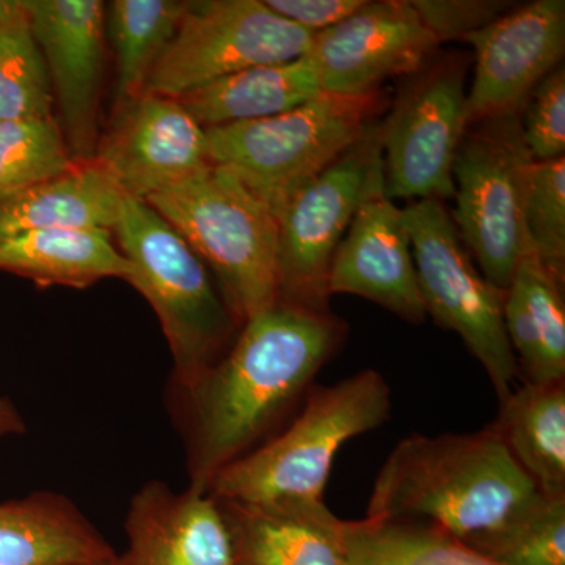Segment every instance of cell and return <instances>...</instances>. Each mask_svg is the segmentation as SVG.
Here are the masks:
<instances>
[{
	"label": "cell",
	"instance_id": "6da1fadb",
	"mask_svg": "<svg viewBox=\"0 0 565 565\" xmlns=\"http://www.w3.org/2000/svg\"><path fill=\"white\" fill-rule=\"evenodd\" d=\"M345 337L348 323L332 311L277 300L244 321L192 385L174 386L189 489L206 493L222 470L280 433Z\"/></svg>",
	"mask_w": 565,
	"mask_h": 565
},
{
	"label": "cell",
	"instance_id": "7a4b0ae2",
	"mask_svg": "<svg viewBox=\"0 0 565 565\" xmlns=\"http://www.w3.org/2000/svg\"><path fill=\"white\" fill-rule=\"evenodd\" d=\"M541 494L490 426L473 434L411 435L379 471L366 519L427 523L468 544Z\"/></svg>",
	"mask_w": 565,
	"mask_h": 565
},
{
	"label": "cell",
	"instance_id": "3957f363",
	"mask_svg": "<svg viewBox=\"0 0 565 565\" xmlns=\"http://www.w3.org/2000/svg\"><path fill=\"white\" fill-rule=\"evenodd\" d=\"M390 414L392 392L377 371L315 384L291 422L215 476L206 493L239 503L321 501L341 446L377 429Z\"/></svg>",
	"mask_w": 565,
	"mask_h": 565
},
{
	"label": "cell",
	"instance_id": "277c9868",
	"mask_svg": "<svg viewBox=\"0 0 565 565\" xmlns=\"http://www.w3.org/2000/svg\"><path fill=\"white\" fill-rule=\"evenodd\" d=\"M384 90L321 93L274 117L206 129L210 162L225 167L275 218L381 120Z\"/></svg>",
	"mask_w": 565,
	"mask_h": 565
},
{
	"label": "cell",
	"instance_id": "5b68a950",
	"mask_svg": "<svg viewBox=\"0 0 565 565\" xmlns=\"http://www.w3.org/2000/svg\"><path fill=\"white\" fill-rule=\"evenodd\" d=\"M131 263L128 281L161 322L174 363V386L185 388L226 352L241 323L188 241L143 200L125 195L114 230Z\"/></svg>",
	"mask_w": 565,
	"mask_h": 565
},
{
	"label": "cell",
	"instance_id": "8992f818",
	"mask_svg": "<svg viewBox=\"0 0 565 565\" xmlns=\"http://www.w3.org/2000/svg\"><path fill=\"white\" fill-rule=\"evenodd\" d=\"M147 203L200 256L237 321L277 302V218L230 170L207 163Z\"/></svg>",
	"mask_w": 565,
	"mask_h": 565
},
{
	"label": "cell",
	"instance_id": "52a82bcc",
	"mask_svg": "<svg viewBox=\"0 0 565 565\" xmlns=\"http://www.w3.org/2000/svg\"><path fill=\"white\" fill-rule=\"evenodd\" d=\"M531 162L520 115H511L470 126L452 169L457 233L481 274L504 292L533 253L525 226Z\"/></svg>",
	"mask_w": 565,
	"mask_h": 565
},
{
	"label": "cell",
	"instance_id": "ba28073f",
	"mask_svg": "<svg viewBox=\"0 0 565 565\" xmlns=\"http://www.w3.org/2000/svg\"><path fill=\"white\" fill-rule=\"evenodd\" d=\"M403 211L426 316L462 338L501 403L519 374L505 333L504 291L476 269L444 202L422 200Z\"/></svg>",
	"mask_w": 565,
	"mask_h": 565
},
{
	"label": "cell",
	"instance_id": "9c48e42d",
	"mask_svg": "<svg viewBox=\"0 0 565 565\" xmlns=\"http://www.w3.org/2000/svg\"><path fill=\"white\" fill-rule=\"evenodd\" d=\"M313 36L264 0L188 2L143 93L181 98L239 71L303 57Z\"/></svg>",
	"mask_w": 565,
	"mask_h": 565
},
{
	"label": "cell",
	"instance_id": "30bf717a",
	"mask_svg": "<svg viewBox=\"0 0 565 565\" xmlns=\"http://www.w3.org/2000/svg\"><path fill=\"white\" fill-rule=\"evenodd\" d=\"M381 120L289 202L278 217V300L330 310L327 278L334 252L379 174Z\"/></svg>",
	"mask_w": 565,
	"mask_h": 565
},
{
	"label": "cell",
	"instance_id": "8fae6325",
	"mask_svg": "<svg viewBox=\"0 0 565 565\" xmlns=\"http://www.w3.org/2000/svg\"><path fill=\"white\" fill-rule=\"evenodd\" d=\"M465 79L460 57L427 63L382 118L385 193L393 202L455 196L452 169L468 129Z\"/></svg>",
	"mask_w": 565,
	"mask_h": 565
},
{
	"label": "cell",
	"instance_id": "7c38bea8",
	"mask_svg": "<svg viewBox=\"0 0 565 565\" xmlns=\"http://www.w3.org/2000/svg\"><path fill=\"white\" fill-rule=\"evenodd\" d=\"M475 76L467 92L468 128L520 115L537 85L559 68L565 54L564 0L511 7L467 39Z\"/></svg>",
	"mask_w": 565,
	"mask_h": 565
},
{
	"label": "cell",
	"instance_id": "4fadbf2b",
	"mask_svg": "<svg viewBox=\"0 0 565 565\" xmlns=\"http://www.w3.org/2000/svg\"><path fill=\"white\" fill-rule=\"evenodd\" d=\"M437 47L408 0H367L348 20L316 33L307 55L323 93L353 96L418 73Z\"/></svg>",
	"mask_w": 565,
	"mask_h": 565
},
{
	"label": "cell",
	"instance_id": "5bb4252c",
	"mask_svg": "<svg viewBox=\"0 0 565 565\" xmlns=\"http://www.w3.org/2000/svg\"><path fill=\"white\" fill-rule=\"evenodd\" d=\"M93 159L125 195L143 202L211 163L206 129L180 99L152 93L115 110Z\"/></svg>",
	"mask_w": 565,
	"mask_h": 565
},
{
	"label": "cell",
	"instance_id": "9a60e30c",
	"mask_svg": "<svg viewBox=\"0 0 565 565\" xmlns=\"http://www.w3.org/2000/svg\"><path fill=\"white\" fill-rule=\"evenodd\" d=\"M71 156L90 161L98 147L106 7L99 0H28Z\"/></svg>",
	"mask_w": 565,
	"mask_h": 565
},
{
	"label": "cell",
	"instance_id": "2e32d148",
	"mask_svg": "<svg viewBox=\"0 0 565 565\" xmlns=\"http://www.w3.org/2000/svg\"><path fill=\"white\" fill-rule=\"evenodd\" d=\"M327 292L362 297L408 323L426 319L404 211L386 196L384 173L334 252Z\"/></svg>",
	"mask_w": 565,
	"mask_h": 565
},
{
	"label": "cell",
	"instance_id": "e0dca14e",
	"mask_svg": "<svg viewBox=\"0 0 565 565\" xmlns=\"http://www.w3.org/2000/svg\"><path fill=\"white\" fill-rule=\"evenodd\" d=\"M126 533L128 548L115 565H237L228 523L210 493L148 482L132 497Z\"/></svg>",
	"mask_w": 565,
	"mask_h": 565
},
{
	"label": "cell",
	"instance_id": "ac0fdd59",
	"mask_svg": "<svg viewBox=\"0 0 565 565\" xmlns=\"http://www.w3.org/2000/svg\"><path fill=\"white\" fill-rule=\"evenodd\" d=\"M215 500L228 523L237 565H348L345 522L323 500Z\"/></svg>",
	"mask_w": 565,
	"mask_h": 565
},
{
	"label": "cell",
	"instance_id": "d6986e66",
	"mask_svg": "<svg viewBox=\"0 0 565 565\" xmlns=\"http://www.w3.org/2000/svg\"><path fill=\"white\" fill-rule=\"evenodd\" d=\"M114 556L62 494L35 492L0 503V565H96Z\"/></svg>",
	"mask_w": 565,
	"mask_h": 565
},
{
	"label": "cell",
	"instance_id": "ffe728a7",
	"mask_svg": "<svg viewBox=\"0 0 565 565\" xmlns=\"http://www.w3.org/2000/svg\"><path fill=\"white\" fill-rule=\"evenodd\" d=\"M125 193L95 159L0 200V239L33 230H106Z\"/></svg>",
	"mask_w": 565,
	"mask_h": 565
},
{
	"label": "cell",
	"instance_id": "44dd1931",
	"mask_svg": "<svg viewBox=\"0 0 565 565\" xmlns=\"http://www.w3.org/2000/svg\"><path fill=\"white\" fill-rule=\"evenodd\" d=\"M564 285L530 253L504 292V326L526 382H565Z\"/></svg>",
	"mask_w": 565,
	"mask_h": 565
},
{
	"label": "cell",
	"instance_id": "7402d4cb",
	"mask_svg": "<svg viewBox=\"0 0 565 565\" xmlns=\"http://www.w3.org/2000/svg\"><path fill=\"white\" fill-rule=\"evenodd\" d=\"M0 273L82 289L104 278L128 280L131 263L106 230H33L0 239Z\"/></svg>",
	"mask_w": 565,
	"mask_h": 565
},
{
	"label": "cell",
	"instance_id": "603a6c76",
	"mask_svg": "<svg viewBox=\"0 0 565 565\" xmlns=\"http://www.w3.org/2000/svg\"><path fill=\"white\" fill-rule=\"evenodd\" d=\"M321 93L313 63L303 55L239 71L178 99L207 129L274 117Z\"/></svg>",
	"mask_w": 565,
	"mask_h": 565
},
{
	"label": "cell",
	"instance_id": "cb8c5ba5",
	"mask_svg": "<svg viewBox=\"0 0 565 565\" xmlns=\"http://www.w3.org/2000/svg\"><path fill=\"white\" fill-rule=\"evenodd\" d=\"M490 427L542 493L565 497V382L512 390Z\"/></svg>",
	"mask_w": 565,
	"mask_h": 565
},
{
	"label": "cell",
	"instance_id": "d4e9b609",
	"mask_svg": "<svg viewBox=\"0 0 565 565\" xmlns=\"http://www.w3.org/2000/svg\"><path fill=\"white\" fill-rule=\"evenodd\" d=\"M188 2L111 0L106 32L115 54V110L139 98L152 70L172 43Z\"/></svg>",
	"mask_w": 565,
	"mask_h": 565
},
{
	"label": "cell",
	"instance_id": "484cf974",
	"mask_svg": "<svg viewBox=\"0 0 565 565\" xmlns=\"http://www.w3.org/2000/svg\"><path fill=\"white\" fill-rule=\"evenodd\" d=\"M344 526L348 565H498L427 523L364 519Z\"/></svg>",
	"mask_w": 565,
	"mask_h": 565
},
{
	"label": "cell",
	"instance_id": "4316f807",
	"mask_svg": "<svg viewBox=\"0 0 565 565\" xmlns=\"http://www.w3.org/2000/svg\"><path fill=\"white\" fill-rule=\"evenodd\" d=\"M46 62L33 35L28 0L0 22V121L54 117Z\"/></svg>",
	"mask_w": 565,
	"mask_h": 565
},
{
	"label": "cell",
	"instance_id": "83f0119b",
	"mask_svg": "<svg viewBox=\"0 0 565 565\" xmlns=\"http://www.w3.org/2000/svg\"><path fill=\"white\" fill-rule=\"evenodd\" d=\"M465 545L498 565H565V497L542 493L503 526Z\"/></svg>",
	"mask_w": 565,
	"mask_h": 565
},
{
	"label": "cell",
	"instance_id": "f1b7e54d",
	"mask_svg": "<svg viewBox=\"0 0 565 565\" xmlns=\"http://www.w3.org/2000/svg\"><path fill=\"white\" fill-rule=\"evenodd\" d=\"M74 162L57 118L0 121V200L66 172Z\"/></svg>",
	"mask_w": 565,
	"mask_h": 565
},
{
	"label": "cell",
	"instance_id": "f546056e",
	"mask_svg": "<svg viewBox=\"0 0 565 565\" xmlns=\"http://www.w3.org/2000/svg\"><path fill=\"white\" fill-rule=\"evenodd\" d=\"M525 226L531 252L564 285L565 158L527 167Z\"/></svg>",
	"mask_w": 565,
	"mask_h": 565
},
{
	"label": "cell",
	"instance_id": "4dcf8cb0",
	"mask_svg": "<svg viewBox=\"0 0 565 565\" xmlns=\"http://www.w3.org/2000/svg\"><path fill=\"white\" fill-rule=\"evenodd\" d=\"M531 161L565 158V70L553 71L527 99L520 114Z\"/></svg>",
	"mask_w": 565,
	"mask_h": 565
},
{
	"label": "cell",
	"instance_id": "1f68e13d",
	"mask_svg": "<svg viewBox=\"0 0 565 565\" xmlns=\"http://www.w3.org/2000/svg\"><path fill=\"white\" fill-rule=\"evenodd\" d=\"M411 3L438 46L445 41H463L511 9V3L500 0H411Z\"/></svg>",
	"mask_w": 565,
	"mask_h": 565
},
{
	"label": "cell",
	"instance_id": "d6a6232c",
	"mask_svg": "<svg viewBox=\"0 0 565 565\" xmlns=\"http://www.w3.org/2000/svg\"><path fill=\"white\" fill-rule=\"evenodd\" d=\"M264 3L278 17L316 35L348 20L367 0H264Z\"/></svg>",
	"mask_w": 565,
	"mask_h": 565
},
{
	"label": "cell",
	"instance_id": "836d02e7",
	"mask_svg": "<svg viewBox=\"0 0 565 565\" xmlns=\"http://www.w3.org/2000/svg\"><path fill=\"white\" fill-rule=\"evenodd\" d=\"M25 433V423L20 412L7 397H0V441Z\"/></svg>",
	"mask_w": 565,
	"mask_h": 565
},
{
	"label": "cell",
	"instance_id": "e575fe53",
	"mask_svg": "<svg viewBox=\"0 0 565 565\" xmlns=\"http://www.w3.org/2000/svg\"><path fill=\"white\" fill-rule=\"evenodd\" d=\"M24 0H0V22L9 20L22 9Z\"/></svg>",
	"mask_w": 565,
	"mask_h": 565
},
{
	"label": "cell",
	"instance_id": "d590c367",
	"mask_svg": "<svg viewBox=\"0 0 565 565\" xmlns=\"http://www.w3.org/2000/svg\"><path fill=\"white\" fill-rule=\"evenodd\" d=\"M117 556V555H115ZM115 556L110 557V559L103 561V563L96 564V565H115Z\"/></svg>",
	"mask_w": 565,
	"mask_h": 565
}]
</instances>
